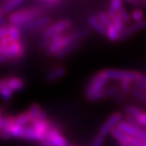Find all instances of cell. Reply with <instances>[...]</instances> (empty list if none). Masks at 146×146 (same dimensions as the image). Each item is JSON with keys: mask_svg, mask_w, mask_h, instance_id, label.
Segmentation results:
<instances>
[{"mask_svg": "<svg viewBox=\"0 0 146 146\" xmlns=\"http://www.w3.org/2000/svg\"><path fill=\"white\" fill-rule=\"evenodd\" d=\"M108 78L104 75L102 70L93 74L85 90L86 100L91 102H96L106 99L105 88L108 86Z\"/></svg>", "mask_w": 146, "mask_h": 146, "instance_id": "obj_1", "label": "cell"}, {"mask_svg": "<svg viewBox=\"0 0 146 146\" xmlns=\"http://www.w3.org/2000/svg\"><path fill=\"white\" fill-rule=\"evenodd\" d=\"M45 10L42 7H31L19 9L8 16L10 25L17 26L19 28L24 27L32 20L43 16Z\"/></svg>", "mask_w": 146, "mask_h": 146, "instance_id": "obj_2", "label": "cell"}, {"mask_svg": "<svg viewBox=\"0 0 146 146\" xmlns=\"http://www.w3.org/2000/svg\"><path fill=\"white\" fill-rule=\"evenodd\" d=\"M102 72L104 73L108 80L113 81H129L131 83H135L140 80L142 73L135 70H120V69H105Z\"/></svg>", "mask_w": 146, "mask_h": 146, "instance_id": "obj_3", "label": "cell"}, {"mask_svg": "<svg viewBox=\"0 0 146 146\" xmlns=\"http://www.w3.org/2000/svg\"><path fill=\"white\" fill-rule=\"evenodd\" d=\"M72 27L71 20L64 19H61L58 21L49 25L44 30H42L41 36L42 38H51L58 35H62L67 33V31L70 30Z\"/></svg>", "mask_w": 146, "mask_h": 146, "instance_id": "obj_4", "label": "cell"}, {"mask_svg": "<svg viewBox=\"0 0 146 146\" xmlns=\"http://www.w3.org/2000/svg\"><path fill=\"white\" fill-rule=\"evenodd\" d=\"M40 144L41 146H69L67 138L62 135L60 129L55 125Z\"/></svg>", "mask_w": 146, "mask_h": 146, "instance_id": "obj_5", "label": "cell"}, {"mask_svg": "<svg viewBox=\"0 0 146 146\" xmlns=\"http://www.w3.org/2000/svg\"><path fill=\"white\" fill-rule=\"evenodd\" d=\"M122 118L123 115L121 112L113 113L101 125V127L99 129V135L104 137H107L109 134L111 135V132L115 128H117L119 123L122 121Z\"/></svg>", "mask_w": 146, "mask_h": 146, "instance_id": "obj_6", "label": "cell"}, {"mask_svg": "<svg viewBox=\"0 0 146 146\" xmlns=\"http://www.w3.org/2000/svg\"><path fill=\"white\" fill-rule=\"evenodd\" d=\"M26 54L25 44L21 41H12L8 48V61L15 62L21 59Z\"/></svg>", "mask_w": 146, "mask_h": 146, "instance_id": "obj_7", "label": "cell"}, {"mask_svg": "<svg viewBox=\"0 0 146 146\" xmlns=\"http://www.w3.org/2000/svg\"><path fill=\"white\" fill-rule=\"evenodd\" d=\"M27 113L29 118V122L30 125H33L35 122L37 121H42V120H47L48 115L46 112L40 108V106L37 103H34L30 106L28 110L27 111Z\"/></svg>", "mask_w": 146, "mask_h": 146, "instance_id": "obj_8", "label": "cell"}, {"mask_svg": "<svg viewBox=\"0 0 146 146\" xmlns=\"http://www.w3.org/2000/svg\"><path fill=\"white\" fill-rule=\"evenodd\" d=\"M146 29V19L139 22H133L130 25L127 26L126 28L124 29L123 32L121 34V40H125L131 37L132 35L137 34L141 31Z\"/></svg>", "mask_w": 146, "mask_h": 146, "instance_id": "obj_9", "label": "cell"}, {"mask_svg": "<svg viewBox=\"0 0 146 146\" xmlns=\"http://www.w3.org/2000/svg\"><path fill=\"white\" fill-rule=\"evenodd\" d=\"M50 21H51L50 17H48L47 15H43V16L39 17L35 19L32 20L31 22L27 23V25H25L22 27L24 29L29 30V31L37 30V29H40V28H43V30H44L46 27H48L49 26Z\"/></svg>", "mask_w": 146, "mask_h": 146, "instance_id": "obj_10", "label": "cell"}, {"mask_svg": "<svg viewBox=\"0 0 146 146\" xmlns=\"http://www.w3.org/2000/svg\"><path fill=\"white\" fill-rule=\"evenodd\" d=\"M23 4V0H8V1H5L0 4V6H1L5 15L9 16L10 14L16 12L18 7L22 5Z\"/></svg>", "mask_w": 146, "mask_h": 146, "instance_id": "obj_11", "label": "cell"}, {"mask_svg": "<svg viewBox=\"0 0 146 146\" xmlns=\"http://www.w3.org/2000/svg\"><path fill=\"white\" fill-rule=\"evenodd\" d=\"M66 72H67V70L62 66L54 68L53 70H49L46 74L45 80L49 83L56 82V81L61 79L62 78H64L66 75Z\"/></svg>", "mask_w": 146, "mask_h": 146, "instance_id": "obj_12", "label": "cell"}, {"mask_svg": "<svg viewBox=\"0 0 146 146\" xmlns=\"http://www.w3.org/2000/svg\"><path fill=\"white\" fill-rule=\"evenodd\" d=\"M87 22L90 27L92 28L95 32H97L103 37H107V28L102 25V23L98 19L96 16H89L87 19Z\"/></svg>", "mask_w": 146, "mask_h": 146, "instance_id": "obj_13", "label": "cell"}, {"mask_svg": "<svg viewBox=\"0 0 146 146\" xmlns=\"http://www.w3.org/2000/svg\"><path fill=\"white\" fill-rule=\"evenodd\" d=\"M11 42L8 36L0 39V64H5L8 61V48Z\"/></svg>", "mask_w": 146, "mask_h": 146, "instance_id": "obj_14", "label": "cell"}, {"mask_svg": "<svg viewBox=\"0 0 146 146\" xmlns=\"http://www.w3.org/2000/svg\"><path fill=\"white\" fill-rule=\"evenodd\" d=\"M81 45H82V41H75V42H73L70 45L67 46L65 48L59 51L58 53L55 56V57L56 59H64V58L69 56L70 55L73 54L78 49H79Z\"/></svg>", "mask_w": 146, "mask_h": 146, "instance_id": "obj_15", "label": "cell"}, {"mask_svg": "<svg viewBox=\"0 0 146 146\" xmlns=\"http://www.w3.org/2000/svg\"><path fill=\"white\" fill-rule=\"evenodd\" d=\"M6 78V83H7L8 86L13 92H18V91L22 90L26 86L25 81L20 78L9 77V78Z\"/></svg>", "mask_w": 146, "mask_h": 146, "instance_id": "obj_16", "label": "cell"}, {"mask_svg": "<svg viewBox=\"0 0 146 146\" xmlns=\"http://www.w3.org/2000/svg\"><path fill=\"white\" fill-rule=\"evenodd\" d=\"M22 139L29 140V141H35V142H40L42 140L41 137L39 135V133L32 127V126H27L24 128L23 135H22Z\"/></svg>", "mask_w": 146, "mask_h": 146, "instance_id": "obj_17", "label": "cell"}, {"mask_svg": "<svg viewBox=\"0 0 146 146\" xmlns=\"http://www.w3.org/2000/svg\"><path fill=\"white\" fill-rule=\"evenodd\" d=\"M14 92L10 88L6 83V78H0V97L5 100H9L13 95Z\"/></svg>", "mask_w": 146, "mask_h": 146, "instance_id": "obj_18", "label": "cell"}, {"mask_svg": "<svg viewBox=\"0 0 146 146\" xmlns=\"http://www.w3.org/2000/svg\"><path fill=\"white\" fill-rule=\"evenodd\" d=\"M107 13H108V16L110 17V19H111V20H112V22H113V26L115 27L120 31V32H121V33L123 32V31H124V29L126 28L127 25L122 21V19L120 18V16L118 15V13H112V12L108 11V10L107 11Z\"/></svg>", "mask_w": 146, "mask_h": 146, "instance_id": "obj_19", "label": "cell"}, {"mask_svg": "<svg viewBox=\"0 0 146 146\" xmlns=\"http://www.w3.org/2000/svg\"><path fill=\"white\" fill-rule=\"evenodd\" d=\"M107 39L111 42H116L121 40V32L113 24L107 29Z\"/></svg>", "mask_w": 146, "mask_h": 146, "instance_id": "obj_20", "label": "cell"}, {"mask_svg": "<svg viewBox=\"0 0 146 146\" xmlns=\"http://www.w3.org/2000/svg\"><path fill=\"white\" fill-rule=\"evenodd\" d=\"M20 36H21V33H20L19 27L17 26L10 25L8 34V37L10 38V40L12 41H19L20 40Z\"/></svg>", "mask_w": 146, "mask_h": 146, "instance_id": "obj_21", "label": "cell"}, {"mask_svg": "<svg viewBox=\"0 0 146 146\" xmlns=\"http://www.w3.org/2000/svg\"><path fill=\"white\" fill-rule=\"evenodd\" d=\"M131 19L134 22H139L142 20L145 19V15L143 10L141 8H134L132 10V12L130 13Z\"/></svg>", "mask_w": 146, "mask_h": 146, "instance_id": "obj_22", "label": "cell"}, {"mask_svg": "<svg viewBox=\"0 0 146 146\" xmlns=\"http://www.w3.org/2000/svg\"><path fill=\"white\" fill-rule=\"evenodd\" d=\"M96 17L107 29L113 25L112 20H111L110 17L108 16V14L107 13V12H100V13H98Z\"/></svg>", "mask_w": 146, "mask_h": 146, "instance_id": "obj_23", "label": "cell"}, {"mask_svg": "<svg viewBox=\"0 0 146 146\" xmlns=\"http://www.w3.org/2000/svg\"><path fill=\"white\" fill-rule=\"evenodd\" d=\"M130 93H131V95L133 97H135L137 100L146 104V92H143V91L140 90L139 88L133 86V87L130 91Z\"/></svg>", "mask_w": 146, "mask_h": 146, "instance_id": "obj_24", "label": "cell"}, {"mask_svg": "<svg viewBox=\"0 0 146 146\" xmlns=\"http://www.w3.org/2000/svg\"><path fill=\"white\" fill-rule=\"evenodd\" d=\"M143 111V110H142L141 108H139L137 107H135V106H132V105H128L126 108H125V112L127 113L128 116H129L133 119L137 118L142 113Z\"/></svg>", "mask_w": 146, "mask_h": 146, "instance_id": "obj_25", "label": "cell"}, {"mask_svg": "<svg viewBox=\"0 0 146 146\" xmlns=\"http://www.w3.org/2000/svg\"><path fill=\"white\" fill-rule=\"evenodd\" d=\"M124 6V4L122 1L121 0H113L109 3V5H108V11L112 12V13H118L120 10Z\"/></svg>", "mask_w": 146, "mask_h": 146, "instance_id": "obj_26", "label": "cell"}, {"mask_svg": "<svg viewBox=\"0 0 146 146\" xmlns=\"http://www.w3.org/2000/svg\"><path fill=\"white\" fill-rule=\"evenodd\" d=\"M118 15L120 16V18L122 19V21L126 24V25H130L131 24V16H130V13L128 12V10L125 8L124 6L120 10L119 13H118Z\"/></svg>", "mask_w": 146, "mask_h": 146, "instance_id": "obj_27", "label": "cell"}, {"mask_svg": "<svg viewBox=\"0 0 146 146\" xmlns=\"http://www.w3.org/2000/svg\"><path fill=\"white\" fill-rule=\"evenodd\" d=\"M16 122L21 127H27L28 124L30 125L29 118H28L27 112L21 113H19V115H17L16 116Z\"/></svg>", "mask_w": 146, "mask_h": 146, "instance_id": "obj_28", "label": "cell"}, {"mask_svg": "<svg viewBox=\"0 0 146 146\" xmlns=\"http://www.w3.org/2000/svg\"><path fill=\"white\" fill-rule=\"evenodd\" d=\"M120 92V87L116 86H107L105 88V93L107 98H112V97H115L119 95Z\"/></svg>", "mask_w": 146, "mask_h": 146, "instance_id": "obj_29", "label": "cell"}, {"mask_svg": "<svg viewBox=\"0 0 146 146\" xmlns=\"http://www.w3.org/2000/svg\"><path fill=\"white\" fill-rule=\"evenodd\" d=\"M64 2L62 1H60V0H43V1H40V4L42 5V8L44 9L46 7V5L48 7H55V6H57L61 4H62Z\"/></svg>", "mask_w": 146, "mask_h": 146, "instance_id": "obj_30", "label": "cell"}, {"mask_svg": "<svg viewBox=\"0 0 146 146\" xmlns=\"http://www.w3.org/2000/svg\"><path fill=\"white\" fill-rule=\"evenodd\" d=\"M105 139H106V137H104L102 135L98 134L96 137L93 138V140L91 143V146H104Z\"/></svg>", "mask_w": 146, "mask_h": 146, "instance_id": "obj_31", "label": "cell"}, {"mask_svg": "<svg viewBox=\"0 0 146 146\" xmlns=\"http://www.w3.org/2000/svg\"><path fill=\"white\" fill-rule=\"evenodd\" d=\"M135 120L137 121V122L142 128H143V129L146 128V112L145 111H143L140 115L137 118H135Z\"/></svg>", "mask_w": 146, "mask_h": 146, "instance_id": "obj_32", "label": "cell"}, {"mask_svg": "<svg viewBox=\"0 0 146 146\" xmlns=\"http://www.w3.org/2000/svg\"><path fill=\"white\" fill-rule=\"evenodd\" d=\"M9 27H10V25H7V24L4 26H0V39L8 36Z\"/></svg>", "mask_w": 146, "mask_h": 146, "instance_id": "obj_33", "label": "cell"}, {"mask_svg": "<svg viewBox=\"0 0 146 146\" xmlns=\"http://www.w3.org/2000/svg\"><path fill=\"white\" fill-rule=\"evenodd\" d=\"M5 24V13H3V10L0 6V26H4Z\"/></svg>", "mask_w": 146, "mask_h": 146, "instance_id": "obj_34", "label": "cell"}, {"mask_svg": "<svg viewBox=\"0 0 146 146\" xmlns=\"http://www.w3.org/2000/svg\"><path fill=\"white\" fill-rule=\"evenodd\" d=\"M134 84H135V87L139 88L140 90H142V91H143V92H146V86L143 85V83H141L140 81L135 82V83H134Z\"/></svg>", "mask_w": 146, "mask_h": 146, "instance_id": "obj_35", "label": "cell"}, {"mask_svg": "<svg viewBox=\"0 0 146 146\" xmlns=\"http://www.w3.org/2000/svg\"><path fill=\"white\" fill-rule=\"evenodd\" d=\"M139 81H140L141 83H143V85L146 86V75H145V74H143V73H142V76H141Z\"/></svg>", "mask_w": 146, "mask_h": 146, "instance_id": "obj_36", "label": "cell"}, {"mask_svg": "<svg viewBox=\"0 0 146 146\" xmlns=\"http://www.w3.org/2000/svg\"><path fill=\"white\" fill-rule=\"evenodd\" d=\"M140 8L143 9V10H146V0H143Z\"/></svg>", "mask_w": 146, "mask_h": 146, "instance_id": "obj_37", "label": "cell"}, {"mask_svg": "<svg viewBox=\"0 0 146 146\" xmlns=\"http://www.w3.org/2000/svg\"><path fill=\"white\" fill-rule=\"evenodd\" d=\"M120 146H131V145H129L128 143H121V144H120Z\"/></svg>", "mask_w": 146, "mask_h": 146, "instance_id": "obj_38", "label": "cell"}, {"mask_svg": "<svg viewBox=\"0 0 146 146\" xmlns=\"http://www.w3.org/2000/svg\"><path fill=\"white\" fill-rule=\"evenodd\" d=\"M0 117H2V116H1V110H0Z\"/></svg>", "mask_w": 146, "mask_h": 146, "instance_id": "obj_39", "label": "cell"}]
</instances>
